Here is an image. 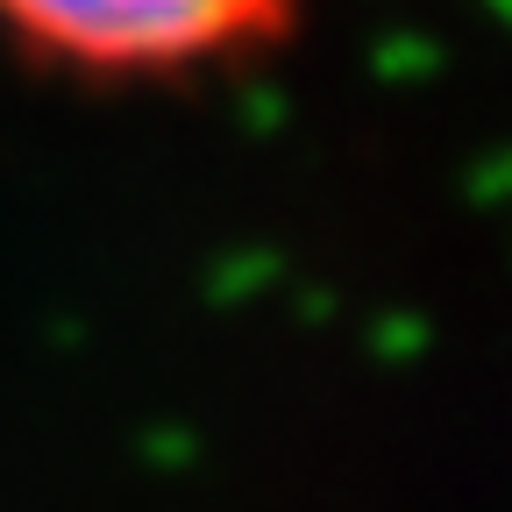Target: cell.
I'll use <instances>...</instances> for the list:
<instances>
[{
	"instance_id": "obj_1",
	"label": "cell",
	"mask_w": 512,
	"mask_h": 512,
	"mask_svg": "<svg viewBox=\"0 0 512 512\" xmlns=\"http://www.w3.org/2000/svg\"><path fill=\"white\" fill-rule=\"evenodd\" d=\"M313 15L320 0H0V64L64 100L164 107L278 64Z\"/></svg>"
}]
</instances>
